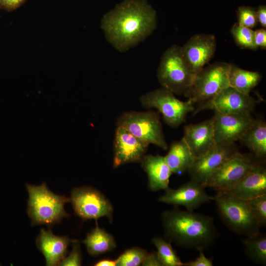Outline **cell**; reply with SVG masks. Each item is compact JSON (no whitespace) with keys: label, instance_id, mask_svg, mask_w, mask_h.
<instances>
[{"label":"cell","instance_id":"obj_5","mask_svg":"<svg viewBox=\"0 0 266 266\" xmlns=\"http://www.w3.org/2000/svg\"><path fill=\"white\" fill-rule=\"evenodd\" d=\"M162 87L178 95H185L195 77L182 55L181 46L172 45L163 54L157 73Z\"/></svg>","mask_w":266,"mask_h":266},{"label":"cell","instance_id":"obj_15","mask_svg":"<svg viewBox=\"0 0 266 266\" xmlns=\"http://www.w3.org/2000/svg\"><path fill=\"white\" fill-rule=\"evenodd\" d=\"M216 40L212 34H197L182 47L183 57L191 72L196 74L213 57Z\"/></svg>","mask_w":266,"mask_h":266},{"label":"cell","instance_id":"obj_9","mask_svg":"<svg viewBox=\"0 0 266 266\" xmlns=\"http://www.w3.org/2000/svg\"><path fill=\"white\" fill-rule=\"evenodd\" d=\"M70 201L75 214L83 220L106 217L113 220V207L99 191L90 186L74 188L71 192Z\"/></svg>","mask_w":266,"mask_h":266},{"label":"cell","instance_id":"obj_12","mask_svg":"<svg viewBox=\"0 0 266 266\" xmlns=\"http://www.w3.org/2000/svg\"><path fill=\"white\" fill-rule=\"evenodd\" d=\"M238 151L234 143L216 144L207 151L195 158L188 170L191 180L204 187L211 176L226 160Z\"/></svg>","mask_w":266,"mask_h":266},{"label":"cell","instance_id":"obj_30","mask_svg":"<svg viewBox=\"0 0 266 266\" xmlns=\"http://www.w3.org/2000/svg\"><path fill=\"white\" fill-rule=\"evenodd\" d=\"M237 24L250 29L256 27L258 24L256 10L252 7L245 6L239 7L237 11Z\"/></svg>","mask_w":266,"mask_h":266},{"label":"cell","instance_id":"obj_11","mask_svg":"<svg viewBox=\"0 0 266 266\" xmlns=\"http://www.w3.org/2000/svg\"><path fill=\"white\" fill-rule=\"evenodd\" d=\"M256 103L257 100L249 94L229 86L211 100L199 103L193 115L204 110L225 114H251Z\"/></svg>","mask_w":266,"mask_h":266},{"label":"cell","instance_id":"obj_17","mask_svg":"<svg viewBox=\"0 0 266 266\" xmlns=\"http://www.w3.org/2000/svg\"><path fill=\"white\" fill-rule=\"evenodd\" d=\"M214 117L202 122L184 127V140L195 158L203 154L216 143L214 139Z\"/></svg>","mask_w":266,"mask_h":266},{"label":"cell","instance_id":"obj_22","mask_svg":"<svg viewBox=\"0 0 266 266\" xmlns=\"http://www.w3.org/2000/svg\"><path fill=\"white\" fill-rule=\"evenodd\" d=\"M164 157L172 173L175 174L188 171L195 159L183 138L173 142Z\"/></svg>","mask_w":266,"mask_h":266},{"label":"cell","instance_id":"obj_21","mask_svg":"<svg viewBox=\"0 0 266 266\" xmlns=\"http://www.w3.org/2000/svg\"><path fill=\"white\" fill-rule=\"evenodd\" d=\"M239 141L257 160L264 161L266 156V123L264 120L255 119Z\"/></svg>","mask_w":266,"mask_h":266},{"label":"cell","instance_id":"obj_36","mask_svg":"<svg viewBox=\"0 0 266 266\" xmlns=\"http://www.w3.org/2000/svg\"><path fill=\"white\" fill-rule=\"evenodd\" d=\"M256 15L258 23L263 28L266 27V6H259L256 10Z\"/></svg>","mask_w":266,"mask_h":266},{"label":"cell","instance_id":"obj_24","mask_svg":"<svg viewBox=\"0 0 266 266\" xmlns=\"http://www.w3.org/2000/svg\"><path fill=\"white\" fill-rule=\"evenodd\" d=\"M262 78L261 74L258 71L246 70L231 64L229 73L230 86L242 93L249 94Z\"/></svg>","mask_w":266,"mask_h":266},{"label":"cell","instance_id":"obj_25","mask_svg":"<svg viewBox=\"0 0 266 266\" xmlns=\"http://www.w3.org/2000/svg\"><path fill=\"white\" fill-rule=\"evenodd\" d=\"M245 253L254 262L266 264V236L261 233L242 239Z\"/></svg>","mask_w":266,"mask_h":266},{"label":"cell","instance_id":"obj_14","mask_svg":"<svg viewBox=\"0 0 266 266\" xmlns=\"http://www.w3.org/2000/svg\"><path fill=\"white\" fill-rule=\"evenodd\" d=\"M150 144L126 129L117 126L113 141V166L117 168L131 163H140Z\"/></svg>","mask_w":266,"mask_h":266},{"label":"cell","instance_id":"obj_3","mask_svg":"<svg viewBox=\"0 0 266 266\" xmlns=\"http://www.w3.org/2000/svg\"><path fill=\"white\" fill-rule=\"evenodd\" d=\"M26 188L29 195L27 211L32 226L50 227L69 216L64 206L70 198L52 192L45 182L37 186L26 184Z\"/></svg>","mask_w":266,"mask_h":266},{"label":"cell","instance_id":"obj_29","mask_svg":"<svg viewBox=\"0 0 266 266\" xmlns=\"http://www.w3.org/2000/svg\"><path fill=\"white\" fill-rule=\"evenodd\" d=\"M250 210L261 226L266 225V194L247 200Z\"/></svg>","mask_w":266,"mask_h":266},{"label":"cell","instance_id":"obj_28","mask_svg":"<svg viewBox=\"0 0 266 266\" xmlns=\"http://www.w3.org/2000/svg\"><path fill=\"white\" fill-rule=\"evenodd\" d=\"M147 251L139 247L127 249L115 260L117 266H138L142 265Z\"/></svg>","mask_w":266,"mask_h":266},{"label":"cell","instance_id":"obj_33","mask_svg":"<svg viewBox=\"0 0 266 266\" xmlns=\"http://www.w3.org/2000/svg\"><path fill=\"white\" fill-rule=\"evenodd\" d=\"M26 0H0V8L7 12H11L22 6Z\"/></svg>","mask_w":266,"mask_h":266},{"label":"cell","instance_id":"obj_32","mask_svg":"<svg viewBox=\"0 0 266 266\" xmlns=\"http://www.w3.org/2000/svg\"><path fill=\"white\" fill-rule=\"evenodd\" d=\"M203 250H200L199 256L193 261L184 263V266H212V260L207 258L203 253Z\"/></svg>","mask_w":266,"mask_h":266},{"label":"cell","instance_id":"obj_10","mask_svg":"<svg viewBox=\"0 0 266 266\" xmlns=\"http://www.w3.org/2000/svg\"><path fill=\"white\" fill-rule=\"evenodd\" d=\"M259 160L251 154L237 152L230 157L211 176L204 187L216 191H229Z\"/></svg>","mask_w":266,"mask_h":266},{"label":"cell","instance_id":"obj_31","mask_svg":"<svg viewBox=\"0 0 266 266\" xmlns=\"http://www.w3.org/2000/svg\"><path fill=\"white\" fill-rule=\"evenodd\" d=\"M72 250L67 256L60 262V266H80L82 264V255L78 241L72 240Z\"/></svg>","mask_w":266,"mask_h":266},{"label":"cell","instance_id":"obj_37","mask_svg":"<svg viewBox=\"0 0 266 266\" xmlns=\"http://www.w3.org/2000/svg\"><path fill=\"white\" fill-rule=\"evenodd\" d=\"M95 266H116V262L115 260H112L110 259H102L97 263L94 265Z\"/></svg>","mask_w":266,"mask_h":266},{"label":"cell","instance_id":"obj_18","mask_svg":"<svg viewBox=\"0 0 266 266\" xmlns=\"http://www.w3.org/2000/svg\"><path fill=\"white\" fill-rule=\"evenodd\" d=\"M229 192L246 200L266 194V167L264 161H258Z\"/></svg>","mask_w":266,"mask_h":266},{"label":"cell","instance_id":"obj_2","mask_svg":"<svg viewBox=\"0 0 266 266\" xmlns=\"http://www.w3.org/2000/svg\"><path fill=\"white\" fill-rule=\"evenodd\" d=\"M161 219L167 241L182 247L203 250L218 236L214 219L208 215L175 208L162 212Z\"/></svg>","mask_w":266,"mask_h":266},{"label":"cell","instance_id":"obj_7","mask_svg":"<svg viewBox=\"0 0 266 266\" xmlns=\"http://www.w3.org/2000/svg\"><path fill=\"white\" fill-rule=\"evenodd\" d=\"M139 100L143 107L157 109L165 123L172 128L184 123L188 113L195 109L191 100L181 101L173 93L162 87L142 95Z\"/></svg>","mask_w":266,"mask_h":266},{"label":"cell","instance_id":"obj_4","mask_svg":"<svg viewBox=\"0 0 266 266\" xmlns=\"http://www.w3.org/2000/svg\"><path fill=\"white\" fill-rule=\"evenodd\" d=\"M213 200L218 214L225 225L232 232L247 237L260 232L246 200L236 197L229 191H216Z\"/></svg>","mask_w":266,"mask_h":266},{"label":"cell","instance_id":"obj_8","mask_svg":"<svg viewBox=\"0 0 266 266\" xmlns=\"http://www.w3.org/2000/svg\"><path fill=\"white\" fill-rule=\"evenodd\" d=\"M117 126L126 129L149 144L164 150L167 149L159 114L154 111L124 112L118 119Z\"/></svg>","mask_w":266,"mask_h":266},{"label":"cell","instance_id":"obj_16","mask_svg":"<svg viewBox=\"0 0 266 266\" xmlns=\"http://www.w3.org/2000/svg\"><path fill=\"white\" fill-rule=\"evenodd\" d=\"M204 189L201 184L191 180L177 189L168 187L158 200L176 206H182L187 210L193 211L201 204L213 200V197L209 196Z\"/></svg>","mask_w":266,"mask_h":266},{"label":"cell","instance_id":"obj_13","mask_svg":"<svg viewBox=\"0 0 266 266\" xmlns=\"http://www.w3.org/2000/svg\"><path fill=\"white\" fill-rule=\"evenodd\" d=\"M213 117L216 144H232L239 140L255 120L251 114L218 112H215Z\"/></svg>","mask_w":266,"mask_h":266},{"label":"cell","instance_id":"obj_1","mask_svg":"<svg viewBox=\"0 0 266 266\" xmlns=\"http://www.w3.org/2000/svg\"><path fill=\"white\" fill-rule=\"evenodd\" d=\"M156 11L145 0H125L106 13L100 26L106 40L120 52L149 36L157 27Z\"/></svg>","mask_w":266,"mask_h":266},{"label":"cell","instance_id":"obj_6","mask_svg":"<svg viewBox=\"0 0 266 266\" xmlns=\"http://www.w3.org/2000/svg\"><path fill=\"white\" fill-rule=\"evenodd\" d=\"M230 66L229 63L219 62L203 67L195 75L192 86L184 96L194 104L211 100L230 86Z\"/></svg>","mask_w":266,"mask_h":266},{"label":"cell","instance_id":"obj_26","mask_svg":"<svg viewBox=\"0 0 266 266\" xmlns=\"http://www.w3.org/2000/svg\"><path fill=\"white\" fill-rule=\"evenodd\" d=\"M152 241L157 249V255L163 266H183L180 259L168 241L161 237H154Z\"/></svg>","mask_w":266,"mask_h":266},{"label":"cell","instance_id":"obj_20","mask_svg":"<svg viewBox=\"0 0 266 266\" xmlns=\"http://www.w3.org/2000/svg\"><path fill=\"white\" fill-rule=\"evenodd\" d=\"M141 167L148 176V185L152 191L165 190L168 188L172 173L164 156L145 155L140 162Z\"/></svg>","mask_w":266,"mask_h":266},{"label":"cell","instance_id":"obj_35","mask_svg":"<svg viewBox=\"0 0 266 266\" xmlns=\"http://www.w3.org/2000/svg\"><path fill=\"white\" fill-rule=\"evenodd\" d=\"M141 266H163L157 252L147 253L145 259Z\"/></svg>","mask_w":266,"mask_h":266},{"label":"cell","instance_id":"obj_34","mask_svg":"<svg viewBox=\"0 0 266 266\" xmlns=\"http://www.w3.org/2000/svg\"><path fill=\"white\" fill-rule=\"evenodd\" d=\"M254 40L256 48L266 49V30L264 28L254 31Z\"/></svg>","mask_w":266,"mask_h":266},{"label":"cell","instance_id":"obj_19","mask_svg":"<svg viewBox=\"0 0 266 266\" xmlns=\"http://www.w3.org/2000/svg\"><path fill=\"white\" fill-rule=\"evenodd\" d=\"M72 240L67 236L54 234L50 229H41L36 239L37 248L44 255L46 266H59L67 253V248Z\"/></svg>","mask_w":266,"mask_h":266},{"label":"cell","instance_id":"obj_23","mask_svg":"<svg viewBox=\"0 0 266 266\" xmlns=\"http://www.w3.org/2000/svg\"><path fill=\"white\" fill-rule=\"evenodd\" d=\"M96 221L95 228L87 233L85 239L81 241L85 244L88 253L92 256L106 253L116 246L113 236L100 228Z\"/></svg>","mask_w":266,"mask_h":266},{"label":"cell","instance_id":"obj_27","mask_svg":"<svg viewBox=\"0 0 266 266\" xmlns=\"http://www.w3.org/2000/svg\"><path fill=\"white\" fill-rule=\"evenodd\" d=\"M231 33L236 43L242 48L255 50L254 31L235 23L232 27Z\"/></svg>","mask_w":266,"mask_h":266}]
</instances>
